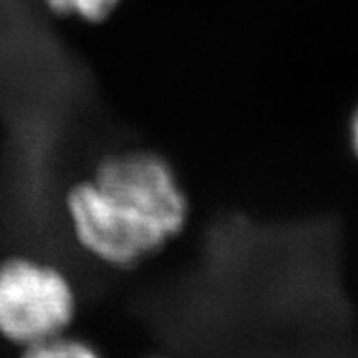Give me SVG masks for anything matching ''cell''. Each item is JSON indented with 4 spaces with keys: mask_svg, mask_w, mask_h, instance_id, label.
Here are the masks:
<instances>
[{
    "mask_svg": "<svg viewBox=\"0 0 358 358\" xmlns=\"http://www.w3.org/2000/svg\"><path fill=\"white\" fill-rule=\"evenodd\" d=\"M66 213L84 251L106 265L129 268L178 237L189 205L164 157L122 152L68 189Z\"/></svg>",
    "mask_w": 358,
    "mask_h": 358,
    "instance_id": "cell-1",
    "label": "cell"
},
{
    "mask_svg": "<svg viewBox=\"0 0 358 358\" xmlns=\"http://www.w3.org/2000/svg\"><path fill=\"white\" fill-rule=\"evenodd\" d=\"M76 294L64 273L48 263L13 257L0 263V336L28 346L68 331Z\"/></svg>",
    "mask_w": 358,
    "mask_h": 358,
    "instance_id": "cell-2",
    "label": "cell"
},
{
    "mask_svg": "<svg viewBox=\"0 0 358 358\" xmlns=\"http://www.w3.org/2000/svg\"><path fill=\"white\" fill-rule=\"evenodd\" d=\"M22 355L28 358H92L98 357V350L82 338L62 333L28 346Z\"/></svg>",
    "mask_w": 358,
    "mask_h": 358,
    "instance_id": "cell-3",
    "label": "cell"
},
{
    "mask_svg": "<svg viewBox=\"0 0 358 358\" xmlns=\"http://www.w3.org/2000/svg\"><path fill=\"white\" fill-rule=\"evenodd\" d=\"M120 2L122 0H44L54 14L78 16L90 24L106 20L120 6Z\"/></svg>",
    "mask_w": 358,
    "mask_h": 358,
    "instance_id": "cell-4",
    "label": "cell"
},
{
    "mask_svg": "<svg viewBox=\"0 0 358 358\" xmlns=\"http://www.w3.org/2000/svg\"><path fill=\"white\" fill-rule=\"evenodd\" d=\"M350 131H352V145H355V152L358 155V110L355 117H352V124H350Z\"/></svg>",
    "mask_w": 358,
    "mask_h": 358,
    "instance_id": "cell-5",
    "label": "cell"
}]
</instances>
